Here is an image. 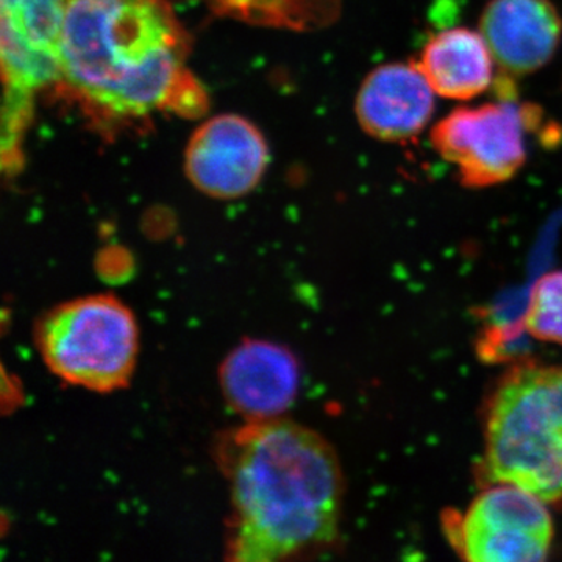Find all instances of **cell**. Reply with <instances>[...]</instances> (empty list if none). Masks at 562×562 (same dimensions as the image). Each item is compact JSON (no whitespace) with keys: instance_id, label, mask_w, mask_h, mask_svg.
Wrapping results in <instances>:
<instances>
[{"instance_id":"6da1fadb","label":"cell","mask_w":562,"mask_h":562,"mask_svg":"<svg viewBox=\"0 0 562 562\" xmlns=\"http://www.w3.org/2000/svg\"><path fill=\"white\" fill-rule=\"evenodd\" d=\"M220 465L231 483L228 560H291L338 539L342 469L319 432L284 417L247 422L222 441Z\"/></svg>"},{"instance_id":"7a4b0ae2","label":"cell","mask_w":562,"mask_h":562,"mask_svg":"<svg viewBox=\"0 0 562 562\" xmlns=\"http://www.w3.org/2000/svg\"><path fill=\"white\" fill-rule=\"evenodd\" d=\"M187 50L166 0H65L61 79L111 114L180 109Z\"/></svg>"},{"instance_id":"3957f363","label":"cell","mask_w":562,"mask_h":562,"mask_svg":"<svg viewBox=\"0 0 562 562\" xmlns=\"http://www.w3.org/2000/svg\"><path fill=\"white\" fill-rule=\"evenodd\" d=\"M484 483H509L562 505V366L520 362L484 412Z\"/></svg>"},{"instance_id":"277c9868","label":"cell","mask_w":562,"mask_h":562,"mask_svg":"<svg viewBox=\"0 0 562 562\" xmlns=\"http://www.w3.org/2000/svg\"><path fill=\"white\" fill-rule=\"evenodd\" d=\"M36 347L57 379L95 392L121 390L135 371L138 325L109 294L60 303L36 325Z\"/></svg>"},{"instance_id":"5b68a950","label":"cell","mask_w":562,"mask_h":562,"mask_svg":"<svg viewBox=\"0 0 562 562\" xmlns=\"http://www.w3.org/2000/svg\"><path fill=\"white\" fill-rule=\"evenodd\" d=\"M546 505L522 487L494 483L464 512L442 513L443 536L465 561H546L554 536L552 514Z\"/></svg>"},{"instance_id":"8992f818","label":"cell","mask_w":562,"mask_h":562,"mask_svg":"<svg viewBox=\"0 0 562 562\" xmlns=\"http://www.w3.org/2000/svg\"><path fill=\"white\" fill-rule=\"evenodd\" d=\"M538 110L513 99L460 106L432 127V147L457 169L462 187H497L519 173L527 161V135Z\"/></svg>"},{"instance_id":"52a82bcc","label":"cell","mask_w":562,"mask_h":562,"mask_svg":"<svg viewBox=\"0 0 562 562\" xmlns=\"http://www.w3.org/2000/svg\"><path fill=\"white\" fill-rule=\"evenodd\" d=\"M65 0H0L5 105L29 109L33 92L61 79Z\"/></svg>"},{"instance_id":"ba28073f","label":"cell","mask_w":562,"mask_h":562,"mask_svg":"<svg viewBox=\"0 0 562 562\" xmlns=\"http://www.w3.org/2000/svg\"><path fill=\"white\" fill-rule=\"evenodd\" d=\"M268 161V144L261 132L246 117L221 114L192 133L184 168L203 194L232 201L258 187Z\"/></svg>"},{"instance_id":"9c48e42d","label":"cell","mask_w":562,"mask_h":562,"mask_svg":"<svg viewBox=\"0 0 562 562\" xmlns=\"http://www.w3.org/2000/svg\"><path fill=\"white\" fill-rule=\"evenodd\" d=\"M220 383L227 405L246 422L280 419L297 398L301 368L286 347L246 339L225 357Z\"/></svg>"},{"instance_id":"30bf717a","label":"cell","mask_w":562,"mask_h":562,"mask_svg":"<svg viewBox=\"0 0 562 562\" xmlns=\"http://www.w3.org/2000/svg\"><path fill=\"white\" fill-rule=\"evenodd\" d=\"M435 95L417 63H384L362 80L355 114L373 139L408 143L430 124Z\"/></svg>"},{"instance_id":"8fae6325","label":"cell","mask_w":562,"mask_h":562,"mask_svg":"<svg viewBox=\"0 0 562 562\" xmlns=\"http://www.w3.org/2000/svg\"><path fill=\"white\" fill-rule=\"evenodd\" d=\"M480 32L505 76H531L560 49L562 18L552 0H490Z\"/></svg>"},{"instance_id":"7c38bea8","label":"cell","mask_w":562,"mask_h":562,"mask_svg":"<svg viewBox=\"0 0 562 562\" xmlns=\"http://www.w3.org/2000/svg\"><path fill=\"white\" fill-rule=\"evenodd\" d=\"M416 63L436 95L462 102L490 90L497 66L482 32L468 27L446 29L432 35Z\"/></svg>"},{"instance_id":"4fadbf2b","label":"cell","mask_w":562,"mask_h":562,"mask_svg":"<svg viewBox=\"0 0 562 562\" xmlns=\"http://www.w3.org/2000/svg\"><path fill=\"white\" fill-rule=\"evenodd\" d=\"M522 325L538 341L562 347V271L546 273L536 281Z\"/></svg>"},{"instance_id":"5bb4252c","label":"cell","mask_w":562,"mask_h":562,"mask_svg":"<svg viewBox=\"0 0 562 562\" xmlns=\"http://www.w3.org/2000/svg\"><path fill=\"white\" fill-rule=\"evenodd\" d=\"M522 325H509V327H497L487 330L479 341V353L486 361H501L503 358L512 357L516 342L519 341Z\"/></svg>"}]
</instances>
